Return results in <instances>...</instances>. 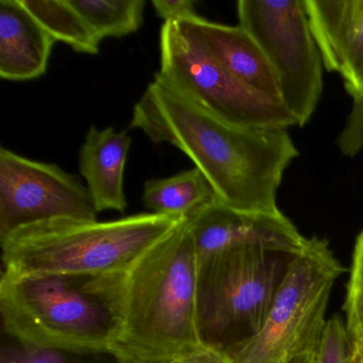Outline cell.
I'll return each instance as SVG.
<instances>
[{"label":"cell","mask_w":363,"mask_h":363,"mask_svg":"<svg viewBox=\"0 0 363 363\" xmlns=\"http://www.w3.org/2000/svg\"><path fill=\"white\" fill-rule=\"evenodd\" d=\"M131 128L182 150L233 209L279 213L277 192L299 152L286 129L242 128L193 105L159 80L135 105Z\"/></svg>","instance_id":"1"},{"label":"cell","mask_w":363,"mask_h":363,"mask_svg":"<svg viewBox=\"0 0 363 363\" xmlns=\"http://www.w3.org/2000/svg\"><path fill=\"white\" fill-rule=\"evenodd\" d=\"M128 273L4 272L0 313L5 330L24 345L109 354L124 318Z\"/></svg>","instance_id":"2"},{"label":"cell","mask_w":363,"mask_h":363,"mask_svg":"<svg viewBox=\"0 0 363 363\" xmlns=\"http://www.w3.org/2000/svg\"><path fill=\"white\" fill-rule=\"evenodd\" d=\"M197 264L186 218L131 267L122 327L109 352L118 363H176L201 347Z\"/></svg>","instance_id":"3"},{"label":"cell","mask_w":363,"mask_h":363,"mask_svg":"<svg viewBox=\"0 0 363 363\" xmlns=\"http://www.w3.org/2000/svg\"><path fill=\"white\" fill-rule=\"evenodd\" d=\"M186 218L139 213L118 220H55L0 239L4 272L14 275L129 272Z\"/></svg>","instance_id":"4"},{"label":"cell","mask_w":363,"mask_h":363,"mask_svg":"<svg viewBox=\"0 0 363 363\" xmlns=\"http://www.w3.org/2000/svg\"><path fill=\"white\" fill-rule=\"evenodd\" d=\"M293 255L247 245L199 259L196 325L201 345L224 352L256 335Z\"/></svg>","instance_id":"5"},{"label":"cell","mask_w":363,"mask_h":363,"mask_svg":"<svg viewBox=\"0 0 363 363\" xmlns=\"http://www.w3.org/2000/svg\"><path fill=\"white\" fill-rule=\"evenodd\" d=\"M344 273L327 240L307 238L286 273L256 335L222 352L230 363H292L316 350L333 284Z\"/></svg>","instance_id":"6"},{"label":"cell","mask_w":363,"mask_h":363,"mask_svg":"<svg viewBox=\"0 0 363 363\" xmlns=\"http://www.w3.org/2000/svg\"><path fill=\"white\" fill-rule=\"evenodd\" d=\"M160 69L155 79L214 118L242 128L288 129L292 114L233 77L177 23L160 30Z\"/></svg>","instance_id":"7"},{"label":"cell","mask_w":363,"mask_h":363,"mask_svg":"<svg viewBox=\"0 0 363 363\" xmlns=\"http://www.w3.org/2000/svg\"><path fill=\"white\" fill-rule=\"evenodd\" d=\"M237 12L275 71L282 104L305 126L322 96L324 65L303 0H240Z\"/></svg>","instance_id":"8"},{"label":"cell","mask_w":363,"mask_h":363,"mask_svg":"<svg viewBox=\"0 0 363 363\" xmlns=\"http://www.w3.org/2000/svg\"><path fill=\"white\" fill-rule=\"evenodd\" d=\"M96 206L78 176L52 163L0 148V239L55 220H97Z\"/></svg>","instance_id":"9"},{"label":"cell","mask_w":363,"mask_h":363,"mask_svg":"<svg viewBox=\"0 0 363 363\" xmlns=\"http://www.w3.org/2000/svg\"><path fill=\"white\" fill-rule=\"evenodd\" d=\"M186 218L199 259L247 245L297 254L307 240L282 212L240 211L220 199Z\"/></svg>","instance_id":"10"},{"label":"cell","mask_w":363,"mask_h":363,"mask_svg":"<svg viewBox=\"0 0 363 363\" xmlns=\"http://www.w3.org/2000/svg\"><path fill=\"white\" fill-rule=\"evenodd\" d=\"M327 71L337 73L352 99L363 95V0H303Z\"/></svg>","instance_id":"11"},{"label":"cell","mask_w":363,"mask_h":363,"mask_svg":"<svg viewBox=\"0 0 363 363\" xmlns=\"http://www.w3.org/2000/svg\"><path fill=\"white\" fill-rule=\"evenodd\" d=\"M175 23L233 77L282 104L279 82L273 67L262 48L240 25L227 26L199 16Z\"/></svg>","instance_id":"12"},{"label":"cell","mask_w":363,"mask_h":363,"mask_svg":"<svg viewBox=\"0 0 363 363\" xmlns=\"http://www.w3.org/2000/svg\"><path fill=\"white\" fill-rule=\"evenodd\" d=\"M55 39L21 4L0 1V77L28 82L46 73Z\"/></svg>","instance_id":"13"},{"label":"cell","mask_w":363,"mask_h":363,"mask_svg":"<svg viewBox=\"0 0 363 363\" xmlns=\"http://www.w3.org/2000/svg\"><path fill=\"white\" fill-rule=\"evenodd\" d=\"M130 145L127 130L92 126L86 133L79 152V169L99 213L126 210L124 172Z\"/></svg>","instance_id":"14"},{"label":"cell","mask_w":363,"mask_h":363,"mask_svg":"<svg viewBox=\"0 0 363 363\" xmlns=\"http://www.w3.org/2000/svg\"><path fill=\"white\" fill-rule=\"evenodd\" d=\"M218 199L216 191L199 169H189L144 184L142 201L154 213L189 218Z\"/></svg>","instance_id":"15"},{"label":"cell","mask_w":363,"mask_h":363,"mask_svg":"<svg viewBox=\"0 0 363 363\" xmlns=\"http://www.w3.org/2000/svg\"><path fill=\"white\" fill-rule=\"evenodd\" d=\"M21 4L55 41L82 54H99L101 40L69 0H21Z\"/></svg>","instance_id":"16"},{"label":"cell","mask_w":363,"mask_h":363,"mask_svg":"<svg viewBox=\"0 0 363 363\" xmlns=\"http://www.w3.org/2000/svg\"><path fill=\"white\" fill-rule=\"evenodd\" d=\"M103 41L137 33L144 20V0H69Z\"/></svg>","instance_id":"17"},{"label":"cell","mask_w":363,"mask_h":363,"mask_svg":"<svg viewBox=\"0 0 363 363\" xmlns=\"http://www.w3.org/2000/svg\"><path fill=\"white\" fill-rule=\"evenodd\" d=\"M344 311L356 363L363 359V230L354 244Z\"/></svg>","instance_id":"18"},{"label":"cell","mask_w":363,"mask_h":363,"mask_svg":"<svg viewBox=\"0 0 363 363\" xmlns=\"http://www.w3.org/2000/svg\"><path fill=\"white\" fill-rule=\"evenodd\" d=\"M315 363H356L347 329L339 316L327 320L316 350Z\"/></svg>","instance_id":"19"},{"label":"cell","mask_w":363,"mask_h":363,"mask_svg":"<svg viewBox=\"0 0 363 363\" xmlns=\"http://www.w3.org/2000/svg\"><path fill=\"white\" fill-rule=\"evenodd\" d=\"M342 155L348 158L363 150V95L354 99L352 110L337 139Z\"/></svg>","instance_id":"20"},{"label":"cell","mask_w":363,"mask_h":363,"mask_svg":"<svg viewBox=\"0 0 363 363\" xmlns=\"http://www.w3.org/2000/svg\"><path fill=\"white\" fill-rule=\"evenodd\" d=\"M0 363H69L61 352L48 348L24 345L5 347L0 354Z\"/></svg>","instance_id":"21"},{"label":"cell","mask_w":363,"mask_h":363,"mask_svg":"<svg viewBox=\"0 0 363 363\" xmlns=\"http://www.w3.org/2000/svg\"><path fill=\"white\" fill-rule=\"evenodd\" d=\"M157 16L169 22H182L197 16L192 0H152Z\"/></svg>","instance_id":"22"},{"label":"cell","mask_w":363,"mask_h":363,"mask_svg":"<svg viewBox=\"0 0 363 363\" xmlns=\"http://www.w3.org/2000/svg\"><path fill=\"white\" fill-rule=\"evenodd\" d=\"M176 363H230L222 352H216V350H209V348L201 347L197 348L195 352L189 356L184 357L182 360Z\"/></svg>","instance_id":"23"},{"label":"cell","mask_w":363,"mask_h":363,"mask_svg":"<svg viewBox=\"0 0 363 363\" xmlns=\"http://www.w3.org/2000/svg\"><path fill=\"white\" fill-rule=\"evenodd\" d=\"M316 350H318V348L297 357L292 363H315Z\"/></svg>","instance_id":"24"}]
</instances>
